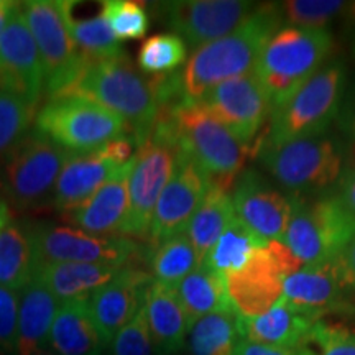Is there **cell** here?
I'll list each match as a JSON object with an SVG mask.
<instances>
[{
  "label": "cell",
  "mask_w": 355,
  "mask_h": 355,
  "mask_svg": "<svg viewBox=\"0 0 355 355\" xmlns=\"http://www.w3.org/2000/svg\"><path fill=\"white\" fill-rule=\"evenodd\" d=\"M279 6L265 3L232 33L196 48L178 71L183 94L189 102H199L220 83L252 73L263 46L282 28Z\"/></svg>",
  "instance_id": "6da1fadb"
},
{
  "label": "cell",
  "mask_w": 355,
  "mask_h": 355,
  "mask_svg": "<svg viewBox=\"0 0 355 355\" xmlns=\"http://www.w3.org/2000/svg\"><path fill=\"white\" fill-rule=\"evenodd\" d=\"M56 96H79L94 101L121 117L137 144H144L158 115L155 79L145 78L125 55L84 63L69 87Z\"/></svg>",
  "instance_id": "7a4b0ae2"
},
{
  "label": "cell",
  "mask_w": 355,
  "mask_h": 355,
  "mask_svg": "<svg viewBox=\"0 0 355 355\" xmlns=\"http://www.w3.org/2000/svg\"><path fill=\"white\" fill-rule=\"evenodd\" d=\"M332 48L334 38L326 28L285 26L273 33L254 68L272 107L285 102L321 71Z\"/></svg>",
  "instance_id": "3957f363"
},
{
  "label": "cell",
  "mask_w": 355,
  "mask_h": 355,
  "mask_svg": "<svg viewBox=\"0 0 355 355\" xmlns=\"http://www.w3.org/2000/svg\"><path fill=\"white\" fill-rule=\"evenodd\" d=\"M175 140L180 152L201 168L211 184L227 191L242 175L250 152L201 102H188L175 110Z\"/></svg>",
  "instance_id": "277c9868"
},
{
  "label": "cell",
  "mask_w": 355,
  "mask_h": 355,
  "mask_svg": "<svg viewBox=\"0 0 355 355\" xmlns=\"http://www.w3.org/2000/svg\"><path fill=\"white\" fill-rule=\"evenodd\" d=\"M180 148L170 119H157L146 140L137 148L128 178V209L122 237L148 241L155 207L176 170Z\"/></svg>",
  "instance_id": "5b68a950"
},
{
  "label": "cell",
  "mask_w": 355,
  "mask_h": 355,
  "mask_svg": "<svg viewBox=\"0 0 355 355\" xmlns=\"http://www.w3.org/2000/svg\"><path fill=\"white\" fill-rule=\"evenodd\" d=\"M345 73L340 64L324 66L285 102L272 107L268 130L257 145L275 146L285 141L324 135L339 115Z\"/></svg>",
  "instance_id": "8992f818"
},
{
  "label": "cell",
  "mask_w": 355,
  "mask_h": 355,
  "mask_svg": "<svg viewBox=\"0 0 355 355\" xmlns=\"http://www.w3.org/2000/svg\"><path fill=\"white\" fill-rule=\"evenodd\" d=\"M35 130L69 153H94L130 135L121 117L79 96L48 97L35 115Z\"/></svg>",
  "instance_id": "52a82bcc"
},
{
  "label": "cell",
  "mask_w": 355,
  "mask_h": 355,
  "mask_svg": "<svg viewBox=\"0 0 355 355\" xmlns=\"http://www.w3.org/2000/svg\"><path fill=\"white\" fill-rule=\"evenodd\" d=\"M293 211L283 242L304 266L336 261L355 235V217L337 198L304 199L293 194Z\"/></svg>",
  "instance_id": "ba28073f"
},
{
  "label": "cell",
  "mask_w": 355,
  "mask_h": 355,
  "mask_svg": "<svg viewBox=\"0 0 355 355\" xmlns=\"http://www.w3.org/2000/svg\"><path fill=\"white\" fill-rule=\"evenodd\" d=\"M69 152L33 130L3 157L0 184L13 206L38 209L53 204L55 186Z\"/></svg>",
  "instance_id": "9c48e42d"
},
{
  "label": "cell",
  "mask_w": 355,
  "mask_h": 355,
  "mask_svg": "<svg viewBox=\"0 0 355 355\" xmlns=\"http://www.w3.org/2000/svg\"><path fill=\"white\" fill-rule=\"evenodd\" d=\"M266 171L293 194L329 188L339 180L343 157L326 135L306 137L257 150Z\"/></svg>",
  "instance_id": "30bf717a"
},
{
  "label": "cell",
  "mask_w": 355,
  "mask_h": 355,
  "mask_svg": "<svg viewBox=\"0 0 355 355\" xmlns=\"http://www.w3.org/2000/svg\"><path fill=\"white\" fill-rule=\"evenodd\" d=\"M20 8L42 58L48 99L74 83L84 61L69 35L61 0H28L20 2Z\"/></svg>",
  "instance_id": "8fae6325"
},
{
  "label": "cell",
  "mask_w": 355,
  "mask_h": 355,
  "mask_svg": "<svg viewBox=\"0 0 355 355\" xmlns=\"http://www.w3.org/2000/svg\"><path fill=\"white\" fill-rule=\"evenodd\" d=\"M35 268L43 263H107L130 265L139 257V245L128 237H96L83 230L55 224H38L30 230Z\"/></svg>",
  "instance_id": "7c38bea8"
},
{
  "label": "cell",
  "mask_w": 355,
  "mask_h": 355,
  "mask_svg": "<svg viewBox=\"0 0 355 355\" xmlns=\"http://www.w3.org/2000/svg\"><path fill=\"white\" fill-rule=\"evenodd\" d=\"M259 6L247 0H175L157 3L155 12L186 46L199 48L232 33Z\"/></svg>",
  "instance_id": "4fadbf2b"
},
{
  "label": "cell",
  "mask_w": 355,
  "mask_h": 355,
  "mask_svg": "<svg viewBox=\"0 0 355 355\" xmlns=\"http://www.w3.org/2000/svg\"><path fill=\"white\" fill-rule=\"evenodd\" d=\"M199 102L248 148L272 112V101L254 71L220 83Z\"/></svg>",
  "instance_id": "5bb4252c"
},
{
  "label": "cell",
  "mask_w": 355,
  "mask_h": 355,
  "mask_svg": "<svg viewBox=\"0 0 355 355\" xmlns=\"http://www.w3.org/2000/svg\"><path fill=\"white\" fill-rule=\"evenodd\" d=\"M0 89L21 97L37 109L44 91L42 58L20 2L13 3L0 35Z\"/></svg>",
  "instance_id": "9a60e30c"
},
{
  "label": "cell",
  "mask_w": 355,
  "mask_h": 355,
  "mask_svg": "<svg viewBox=\"0 0 355 355\" xmlns=\"http://www.w3.org/2000/svg\"><path fill=\"white\" fill-rule=\"evenodd\" d=\"M209 188V178L193 159L180 152L176 170L155 207L148 242L155 247L173 235L184 232Z\"/></svg>",
  "instance_id": "2e32d148"
},
{
  "label": "cell",
  "mask_w": 355,
  "mask_h": 355,
  "mask_svg": "<svg viewBox=\"0 0 355 355\" xmlns=\"http://www.w3.org/2000/svg\"><path fill=\"white\" fill-rule=\"evenodd\" d=\"M283 298L314 321H322L329 314H355L352 291L344 285L334 261L303 266L300 272L286 277L283 282Z\"/></svg>",
  "instance_id": "e0dca14e"
},
{
  "label": "cell",
  "mask_w": 355,
  "mask_h": 355,
  "mask_svg": "<svg viewBox=\"0 0 355 355\" xmlns=\"http://www.w3.org/2000/svg\"><path fill=\"white\" fill-rule=\"evenodd\" d=\"M152 282V275L130 263L119 268L114 278L89 298L92 321L105 347L144 308Z\"/></svg>",
  "instance_id": "ac0fdd59"
},
{
  "label": "cell",
  "mask_w": 355,
  "mask_h": 355,
  "mask_svg": "<svg viewBox=\"0 0 355 355\" xmlns=\"http://www.w3.org/2000/svg\"><path fill=\"white\" fill-rule=\"evenodd\" d=\"M237 219L261 241H283L293 211V198L265 183L255 171L239 176L232 188Z\"/></svg>",
  "instance_id": "d6986e66"
},
{
  "label": "cell",
  "mask_w": 355,
  "mask_h": 355,
  "mask_svg": "<svg viewBox=\"0 0 355 355\" xmlns=\"http://www.w3.org/2000/svg\"><path fill=\"white\" fill-rule=\"evenodd\" d=\"M229 300L243 318H257L270 311L283 298L285 275L266 248H257L245 265L225 275Z\"/></svg>",
  "instance_id": "ffe728a7"
},
{
  "label": "cell",
  "mask_w": 355,
  "mask_h": 355,
  "mask_svg": "<svg viewBox=\"0 0 355 355\" xmlns=\"http://www.w3.org/2000/svg\"><path fill=\"white\" fill-rule=\"evenodd\" d=\"M133 162L135 157L101 186L83 206L64 214V219L83 232L96 237H114V234H121L128 209V178Z\"/></svg>",
  "instance_id": "44dd1931"
},
{
  "label": "cell",
  "mask_w": 355,
  "mask_h": 355,
  "mask_svg": "<svg viewBox=\"0 0 355 355\" xmlns=\"http://www.w3.org/2000/svg\"><path fill=\"white\" fill-rule=\"evenodd\" d=\"M122 166H117L97 152L71 153L58 176L53 207L63 216L78 209L101 186L117 175Z\"/></svg>",
  "instance_id": "7402d4cb"
},
{
  "label": "cell",
  "mask_w": 355,
  "mask_h": 355,
  "mask_svg": "<svg viewBox=\"0 0 355 355\" xmlns=\"http://www.w3.org/2000/svg\"><path fill=\"white\" fill-rule=\"evenodd\" d=\"M318 321L301 313L282 298L272 309L257 318L239 314V331L242 340L273 345V347H301Z\"/></svg>",
  "instance_id": "603a6c76"
},
{
  "label": "cell",
  "mask_w": 355,
  "mask_h": 355,
  "mask_svg": "<svg viewBox=\"0 0 355 355\" xmlns=\"http://www.w3.org/2000/svg\"><path fill=\"white\" fill-rule=\"evenodd\" d=\"M145 316L157 355H175L184 347L189 326L175 288L152 282L145 296Z\"/></svg>",
  "instance_id": "cb8c5ba5"
},
{
  "label": "cell",
  "mask_w": 355,
  "mask_h": 355,
  "mask_svg": "<svg viewBox=\"0 0 355 355\" xmlns=\"http://www.w3.org/2000/svg\"><path fill=\"white\" fill-rule=\"evenodd\" d=\"M122 268V266H121ZM119 266L107 263H43L35 268V278L56 296L58 301L89 300L94 293L109 283Z\"/></svg>",
  "instance_id": "d4e9b609"
},
{
  "label": "cell",
  "mask_w": 355,
  "mask_h": 355,
  "mask_svg": "<svg viewBox=\"0 0 355 355\" xmlns=\"http://www.w3.org/2000/svg\"><path fill=\"white\" fill-rule=\"evenodd\" d=\"M60 308L56 296L37 278L21 290L17 354L32 355L50 345V331Z\"/></svg>",
  "instance_id": "484cf974"
},
{
  "label": "cell",
  "mask_w": 355,
  "mask_h": 355,
  "mask_svg": "<svg viewBox=\"0 0 355 355\" xmlns=\"http://www.w3.org/2000/svg\"><path fill=\"white\" fill-rule=\"evenodd\" d=\"M50 347L58 355H102V343L92 321L89 300L61 303L50 331Z\"/></svg>",
  "instance_id": "4316f807"
},
{
  "label": "cell",
  "mask_w": 355,
  "mask_h": 355,
  "mask_svg": "<svg viewBox=\"0 0 355 355\" xmlns=\"http://www.w3.org/2000/svg\"><path fill=\"white\" fill-rule=\"evenodd\" d=\"M175 291L183 306L189 327L207 314L234 308L229 300L225 278L204 263L181 279L175 286Z\"/></svg>",
  "instance_id": "83f0119b"
},
{
  "label": "cell",
  "mask_w": 355,
  "mask_h": 355,
  "mask_svg": "<svg viewBox=\"0 0 355 355\" xmlns=\"http://www.w3.org/2000/svg\"><path fill=\"white\" fill-rule=\"evenodd\" d=\"M235 217L237 216L232 204V193L220 186L211 184L206 198L184 230L201 263Z\"/></svg>",
  "instance_id": "f1b7e54d"
},
{
  "label": "cell",
  "mask_w": 355,
  "mask_h": 355,
  "mask_svg": "<svg viewBox=\"0 0 355 355\" xmlns=\"http://www.w3.org/2000/svg\"><path fill=\"white\" fill-rule=\"evenodd\" d=\"M74 3L76 2L61 0L69 35L84 63H96V61L122 56V43L115 38L104 15L99 12L89 19H76L73 13Z\"/></svg>",
  "instance_id": "f546056e"
},
{
  "label": "cell",
  "mask_w": 355,
  "mask_h": 355,
  "mask_svg": "<svg viewBox=\"0 0 355 355\" xmlns=\"http://www.w3.org/2000/svg\"><path fill=\"white\" fill-rule=\"evenodd\" d=\"M241 340L239 313L230 308L194 322L184 345L189 355H234Z\"/></svg>",
  "instance_id": "4dcf8cb0"
},
{
  "label": "cell",
  "mask_w": 355,
  "mask_h": 355,
  "mask_svg": "<svg viewBox=\"0 0 355 355\" xmlns=\"http://www.w3.org/2000/svg\"><path fill=\"white\" fill-rule=\"evenodd\" d=\"M35 278V254L30 230L8 222L0 229V286L24 290Z\"/></svg>",
  "instance_id": "1f68e13d"
},
{
  "label": "cell",
  "mask_w": 355,
  "mask_h": 355,
  "mask_svg": "<svg viewBox=\"0 0 355 355\" xmlns=\"http://www.w3.org/2000/svg\"><path fill=\"white\" fill-rule=\"evenodd\" d=\"M265 243L266 242L261 241L259 235L252 232L245 224H242L235 217L232 224L217 239L202 263L225 277V275L241 270L257 248L263 247Z\"/></svg>",
  "instance_id": "d6a6232c"
},
{
  "label": "cell",
  "mask_w": 355,
  "mask_h": 355,
  "mask_svg": "<svg viewBox=\"0 0 355 355\" xmlns=\"http://www.w3.org/2000/svg\"><path fill=\"white\" fill-rule=\"evenodd\" d=\"M201 261L186 232L176 234L153 247L150 270L155 282L175 288L181 279L198 268Z\"/></svg>",
  "instance_id": "836d02e7"
},
{
  "label": "cell",
  "mask_w": 355,
  "mask_h": 355,
  "mask_svg": "<svg viewBox=\"0 0 355 355\" xmlns=\"http://www.w3.org/2000/svg\"><path fill=\"white\" fill-rule=\"evenodd\" d=\"M188 46L175 33L152 35L140 44L139 68L148 76H163L175 73L186 61Z\"/></svg>",
  "instance_id": "e575fe53"
},
{
  "label": "cell",
  "mask_w": 355,
  "mask_h": 355,
  "mask_svg": "<svg viewBox=\"0 0 355 355\" xmlns=\"http://www.w3.org/2000/svg\"><path fill=\"white\" fill-rule=\"evenodd\" d=\"M37 107L0 89V157H6L28 132Z\"/></svg>",
  "instance_id": "d590c367"
},
{
  "label": "cell",
  "mask_w": 355,
  "mask_h": 355,
  "mask_svg": "<svg viewBox=\"0 0 355 355\" xmlns=\"http://www.w3.org/2000/svg\"><path fill=\"white\" fill-rule=\"evenodd\" d=\"M283 20L301 28H324V25L345 12L355 10V3L340 0H290L279 3Z\"/></svg>",
  "instance_id": "8d00e7d4"
},
{
  "label": "cell",
  "mask_w": 355,
  "mask_h": 355,
  "mask_svg": "<svg viewBox=\"0 0 355 355\" xmlns=\"http://www.w3.org/2000/svg\"><path fill=\"white\" fill-rule=\"evenodd\" d=\"M101 13L119 42L144 38L148 32L150 17L144 2L135 0H105L101 3Z\"/></svg>",
  "instance_id": "74e56055"
},
{
  "label": "cell",
  "mask_w": 355,
  "mask_h": 355,
  "mask_svg": "<svg viewBox=\"0 0 355 355\" xmlns=\"http://www.w3.org/2000/svg\"><path fill=\"white\" fill-rule=\"evenodd\" d=\"M303 345L311 355H355V332L337 324L318 321Z\"/></svg>",
  "instance_id": "f35d334b"
},
{
  "label": "cell",
  "mask_w": 355,
  "mask_h": 355,
  "mask_svg": "<svg viewBox=\"0 0 355 355\" xmlns=\"http://www.w3.org/2000/svg\"><path fill=\"white\" fill-rule=\"evenodd\" d=\"M105 355H157L146 322L145 308H141L139 314L117 332Z\"/></svg>",
  "instance_id": "ab89813d"
},
{
  "label": "cell",
  "mask_w": 355,
  "mask_h": 355,
  "mask_svg": "<svg viewBox=\"0 0 355 355\" xmlns=\"http://www.w3.org/2000/svg\"><path fill=\"white\" fill-rule=\"evenodd\" d=\"M20 296L15 290L0 286V349L6 352L17 350Z\"/></svg>",
  "instance_id": "60d3db41"
},
{
  "label": "cell",
  "mask_w": 355,
  "mask_h": 355,
  "mask_svg": "<svg viewBox=\"0 0 355 355\" xmlns=\"http://www.w3.org/2000/svg\"><path fill=\"white\" fill-rule=\"evenodd\" d=\"M266 248L270 250V254L277 261L278 268L282 270V273L286 277H290V275L300 272L301 268H303V263H301L298 257L291 252V248L286 245L283 241H272V242H266Z\"/></svg>",
  "instance_id": "b9f144b4"
},
{
  "label": "cell",
  "mask_w": 355,
  "mask_h": 355,
  "mask_svg": "<svg viewBox=\"0 0 355 355\" xmlns=\"http://www.w3.org/2000/svg\"><path fill=\"white\" fill-rule=\"evenodd\" d=\"M234 355H311V352L304 345L295 349L286 347H273V345H263L248 343V340H241L235 349Z\"/></svg>",
  "instance_id": "7bdbcfd3"
},
{
  "label": "cell",
  "mask_w": 355,
  "mask_h": 355,
  "mask_svg": "<svg viewBox=\"0 0 355 355\" xmlns=\"http://www.w3.org/2000/svg\"><path fill=\"white\" fill-rule=\"evenodd\" d=\"M334 263L337 270H339L344 285L350 291L355 293V235L352 237V241L347 243V247L344 248L343 254L337 257Z\"/></svg>",
  "instance_id": "ee69618b"
},
{
  "label": "cell",
  "mask_w": 355,
  "mask_h": 355,
  "mask_svg": "<svg viewBox=\"0 0 355 355\" xmlns=\"http://www.w3.org/2000/svg\"><path fill=\"white\" fill-rule=\"evenodd\" d=\"M337 198L344 204L345 209L355 217V171H350L349 175L344 176L340 181V188Z\"/></svg>",
  "instance_id": "f6af8a7d"
},
{
  "label": "cell",
  "mask_w": 355,
  "mask_h": 355,
  "mask_svg": "<svg viewBox=\"0 0 355 355\" xmlns=\"http://www.w3.org/2000/svg\"><path fill=\"white\" fill-rule=\"evenodd\" d=\"M337 117H339L340 128L345 132V135L355 148V97L347 102V105L343 110H339Z\"/></svg>",
  "instance_id": "bcb514c9"
},
{
  "label": "cell",
  "mask_w": 355,
  "mask_h": 355,
  "mask_svg": "<svg viewBox=\"0 0 355 355\" xmlns=\"http://www.w3.org/2000/svg\"><path fill=\"white\" fill-rule=\"evenodd\" d=\"M15 2H8V0H0V35H2L3 28H6V24L8 20V15H10L12 7Z\"/></svg>",
  "instance_id": "7dc6e473"
},
{
  "label": "cell",
  "mask_w": 355,
  "mask_h": 355,
  "mask_svg": "<svg viewBox=\"0 0 355 355\" xmlns=\"http://www.w3.org/2000/svg\"><path fill=\"white\" fill-rule=\"evenodd\" d=\"M10 222V209H8V204L6 202V199L0 198V229L3 225H7Z\"/></svg>",
  "instance_id": "c3c4849f"
},
{
  "label": "cell",
  "mask_w": 355,
  "mask_h": 355,
  "mask_svg": "<svg viewBox=\"0 0 355 355\" xmlns=\"http://www.w3.org/2000/svg\"><path fill=\"white\" fill-rule=\"evenodd\" d=\"M32 355H58V354H56L53 349L46 347V349H40V350H37V352H33Z\"/></svg>",
  "instance_id": "681fc988"
}]
</instances>
